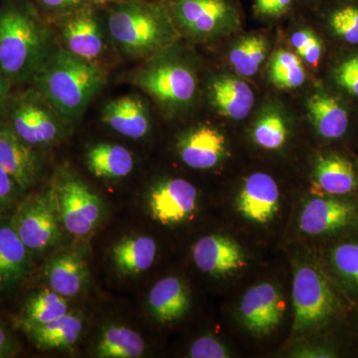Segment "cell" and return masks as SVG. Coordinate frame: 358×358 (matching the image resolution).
I'll list each match as a JSON object with an SVG mask.
<instances>
[{
  "mask_svg": "<svg viewBox=\"0 0 358 358\" xmlns=\"http://www.w3.org/2000/svg\"><path fill=\"white\" fill-rule=\"evenodd\" d=\"M59 220L73 236H88L102 219L100 197L84 181L66 174L51 188Z\"/></svg>",
  "mask_w": 358,
  "mask_h": 358,
  "instance_id": "obj_6",
  "label": "cell"
},
{
  "mask_svg": "<svg viewBox=\"0 0 358 358\" xmlns=\"http://www.w3.org/2000/svg\"><path fill=\"white\" fill-rule=\"evenodd\" d=\"M108 29L122 53L134 59L152 55L173 37L166 6L145 0L115 2L108 16Z\"/></svg>",
  "mask_w": 358,
  "mask_h": 358,
  "instance_id": "obj_3",
  "label": "cell"
},
{
  "mask_svg": "<svg viewBox=\"0 0 358 358\" xmlns=\"http://www.w3.org/2000/svg\"><path fill=\"white\" fill-rule=\"evenodd\" d=\"M148 305L155 319L162 324L178 320L189 308L187 287L178 277L164 278L150 289Z\"/></svg>",
  "mask_w": 358,
  "mask_h": 358,
  "instance_id": "obj_22",
  "label": "cell"
},
{
  "mask_svg": "<svg viewBox=\"0 0 358 358\" xmlns=\"http://www.w3.org/2000/svg\"><path fill=\"white\" fill-rule=\"evenodd\" d=\"M293 305V331L303 334L329 324L338 312L339 301L324 273L303 264L294 272Z\"/></svg>",
  "mask_w": 358,
  "mask_h": 358,
  "instance_id": "obj_4",
  "label": "cell"
},
{
  "mask_svg": "<svg viewBox=\"0 0 358 358\" xmlns=\"http://www.w3.org/2000/svg\"><path fill=\"white\" fill-rule=\"evenodd\" d=\"M28 266L29 249L13 229L10 221H0V289L20 282Z\"/></svg>",
  "mask_w": 358,
  "mask_h": 358,
  "instance_id": "obj_24",
  "label": "cell"
},
{
  "mask_svg": "<svg viewBox=\"0 0 358 358\" xmlns=\"http://www.w3.org/2000/svg\"><path fill=\"white\" fill-rule=\"evenodd\" d=\"M133 83L169 108L188 105L196 93V77L185 63L174 60L150 63L134 73Z\"/></svg>",
  "mask_w": 358,
  "mask_h": 358,
  "instance_id": "obj_7",
  "label": "cell"
},
{
  "mask_svg": "<svg viewBox=\"0 0 358 358\" xmlns=\"http://www.w3.org/2000/svg\"><path fill=\"white\" fill-rule=\"evenodd\" d=\"M329 24L336 35L350 44H358V3L350 2L334 9Z\"/></svg>",
  "mask_w": 358,
  "mask_h": 358,
  "instance_id": "obj_34",
  "label": "cell"
},
{
  "mask_svg": "<svg viewBox=\"0 0 358 358\" xmlns=\"http://www.w3.org/2000/svg\"><path fill=\"white\" fill-rule=\"evenodd\" d=\"M350 1H358V0H350Z\"/></svg>",
  "mask_w": 358,
  "mask_h": 358,
  "instance_id": "obj_45",
  "label": "cell"
},
{
  "mask_svg": "<svg viewBox=\"0 0 358 358\" xmlns=\"http://www.w3.org/2000/svg\"><path fill=\"white\" fill-rule=\"evenodd\" d=\"M122 0H88V2H92L93 4H107L110 2H119Z\"/></svg>",
  "mask_w": 358,
  "mask_h": 358,
  "instance_id": "obj_44",
  "label": "cell"
},
{
  "mask_svg": "<svg viewBox=\"0 0 358 358\" xmlns=\"http://www.w3.org/2000/svg\"><path fill=\"white\" fill-rule=\"evenodd\" d=\"M284 312L281 292L270 282H262L248 289L240 305L244 326L258 336L274 331L282 322Z\"/></svg>",
  "mask_w": 358,
  "mask_h": 358,
  "instance_id": "obj_12",
  "label": "cell"
},
{
  "mask_svg": "<svg viewBox=\"0 0 358 358\" xmlns=\"http://www.w3.org/2000/svg\"><path fill=\"white\" fill-rule=\"evenodd\" d=\"M69 313L65 296H61L53 289H43L33 294L28 299L24 308V320L21 324H48L64 317Z\"/></svg>",
  "mask_w": 358,
  "mask_h": 358,
  "instance_id": "obj_29",
  "label": "cell"
},
{
  "mask_svg": "<svg viewBox=\"0 0 358 358\" xmlns=\"http://www.w3.org/2000/svg\"><path fill=\"white\" fill-rule=\"evenodd\" d=\"M62 36L65 49L85 60L94 62L105 51L102 26L89 7L82 6L65 14Z\"/></svg>",
  "mask_w": 358,
  "mask_h": 358,
  "instance_id": "obj_14",
  "label": "cell"
},
{
  "mask_svg": "<svg viewBox=\"0 0 358 358\" xmlns=\"http://www.w3.org/2000/svg\"><path fill=\"white\" fill-rule=\"evenodd\" d=\"M6 119L21 140L32 147L55 143L68 124L34 88L10 96Z\"/></svg>",
  "mask_w": 358,
  "mask_h": 358,
  "instance_id": "obj_5",
  "label": "cell"
},
{
  "mask_svg": "<svg viewBox=\"0 0 358 358\" xmlns=\"http://www.w3.org/2000/svg\"><path fill=\"white\" fill-rule=\"evenodd\" d=\"M21 192L17 183L0 167V212L10 207Z\"/></svg>",
  "mask_w": 358,
  "mask_h": 358,
  "instance_id": "obj_38",
  "label": "cell"
},
{
  "mask_svg": "<svg viewBox=\"0 0 358 358\" xmlns=\"http://www.w3.org/2000/svg\"><path fill=\"white\" fill-rule=\"evenodd\" d=\"M255 10L263 17L278 18L291 10L294 0H254Z\"/></svg>",
  "mask_w": 358,
  "mask_h": 358,
  "instance_id": "obj_39",
  "label": "cell"
},
{
  "mask_svg": "<svg viewBox=\"0 0 358 358\" xmlns=\"http://www.w3.org/2000/svg\"><path fill=\"white\" fill-rule=\"evenodd\" d=\"M270 79L278 88H298L305 83V67L296 54L285 50L275 52L271 63Z\"/></svg>",
  "mask_w": 358,
  "mask_h": 358,
  "instance_id": "obj_31",
  "label": "cell"
},
{
  "mask_svg": "<svg viewBox=\"0 0 358 358\" xmlns=\"http://www.w3.org/2000/svg\"><path fill=\"white\" fill-rule=\"evenodd\" d=\"M32 83L70 124L81 119L89 103L105 86L106 78L95 63L61 48L51 52Z\"/></svg>",
  "mask_w": 358,
  "mask_h": 358,
  "instance_id": "obj_1",
  "label": "cell"
},
{
  "mask_svg": "<svg viewBox=\"0 0 358 358\" xmlns=\"http://www.w3.org/2000/svg\"><path fill=\"white\" fill-rule=\"evenodd\" d=\"M336 78L345 91L358 96V56L341 63L336 70Z\"/></svg>",
  "mask_w": 358,
  "mask_h": 358,
  "instance_id": "obj_37",
  "label": "cell"
},
{
  "mask_svg": "<svg viewBox=\"0 0 358 358\" xmlns=\"http://www.w3.org/2000/svg\"><path fill=\"white\" fill-rule=\"evenodd\" d=\"M331 261L336 273L358 289V242H345L331 250Z\"/></svg>",
  "mask_w": 358,
  "mask_h": 358,
  "instance_id": "obj_33",
  "label": "cell"
},
{
  "mask_svg": "<svg viewBox=\"0 0 358 358\" xmlns=\"http://www.w3.org/2000/svg\"><path fill=\"white\" fill-rule=\"evenodd\" d=\"M10 224L29 251L42 252L57 244L61 223L51 189L25 199Z\"/></svg>",
  "mask_w": 358,
  "mask_h": 358,
  "instance_id": "obj_8",
  "label": "cell"
},
{
  "mask_svg": "<svg viewBox=\"0 0 358 358\" xmlns=\"http://www.w3.org/2000/svg\"><path fill=\"white\" fill-rule=\"evenodd\" d=\"M47 280L54 292L65 296L81 293L88 282V265L77 252H67L52 259L47 266Z\"/></svg>",
  "mask_w": 358,
  "mask_h": 358,
  "instance_id": "obj_21",
  "label": "cell"
},
{
  "mask_svg": "<svg viewBox=\"0 0 358 358\" xmlns=\"http://www.w3.org/2000/svg\"><path fill=\"white\" fill-rule=\"evenodd\" d=\"M280 192L277 182L267 173H256L245 179L237 197L240 213L252 222L265 224L279 210Z\"/></svg>",
  "mask_w": 358,
  "mask_h": 358,
  "instance_id": "obj_15",
  "label": "cell"
},
{
  "mask_svg": "<svg viewBox=\"0 0 358 358\" xmlns=\"http://www.w3.org/2000/svg\"><path fill=\"white\" fill-rule=\"evenodd\" d=\"M40 6L51 13L68 14L84 6L88 0H37Z\"/></svg>",
  "mask_w": 358,
  "mask_h": 358,
  "instance_id": "obj_40",
  "label": "cell"
},
{
  "mask_svg": "<svg viewBox=\"0 0 358 358\" xmlns=\"http://www.w3.org/2000/svg\"><path fill=\"white\" fill-rule=\"evenodd\" d=\"M210 98L221 115L236 121L248 117L255 103V96L249 85L235 77L214 80L210 86Z\"/></svg>",
  "mask_w": 358,
  "mask_h": 358,
  "instance_id": "obj_23",
  "label": "cell"
},
{
  "mask_svg": "<svg viewBox=\"0 0 358 358\" xmlns=\"http://www.w3.org/2000/svg\"><path fill=\"white\" fill-rule=\"evenodd\" d=\"M226 152V140L218 129L199 127L185 134L178 143L180 159L194 169L217 166Z\"/></svg>",
  "mask_w": 358,
  "mask_h": 358,
  "instance_id": "obj_18",
  "label": "cell"
},
{
  "mask_svg": "<svg viewBox=\"0 0 358 358\" xmlns=\"http://www.w3.org/2000/svg\"><path fill=\"white\" fill-rule=\"evenodd\" d=\"M313 185L329 196L350 194L358 189V176L350 160L338 155H324L315 164Z\"/></svg>",
  "mask_w": 358,
  "mask_h": 358,
  "instance_id": "obj_19",
  "label": "cell"
},
{
  "mask_svg": "<svg viewBox=\"0 0 358 358\" xmlns=\"http://www.w3.org/2000/svg\"><path fill=\"white\" fill-rule=\"evenodd\" d=\"M157 251V243L152 238H124L113 248V261L121 274L138 275L152 268Z\"/></svg>",
  "mask_w": 358,
  "mask_h": 358,
  "instance_id": "obj_26",
  "label": "cell"
},
{
  "mask_svg": "<svg viewBox=\"0 0 358 358\" xmlns=\"http://www.w3.org/2000/svg\"><path fill=\"white\" fill-rule=\"evenodd\" d=\"M192 257L200 271L212 275L232 274L245 265L240 245L221 235H209L199 239L193 245Z\"/></svg>",
  "mask_w": 358,
  "mask_h": 358,
  "instance_id": "obj_16",
  "label": "cell"
},
{
  "mask_svg": "<svg viewBox=\"0 0 358 358\" xmlns=\"http://www.w3.org/2000/svg\"><path fill=\"white\" fill-rule=\"evenodd\" d=\"M357 222L358 208L352 202L334 197H315L303 206L299 226L305 234L322 236L345 230Z\"/></svg>",
  "mask_w": 358,
  "mask_h": 358,
  "instance_id": "obj_11",
  "label": "cell"
},
{
  "mask_svg": "<svg viewBox=\"0 0 358 358\" xmlns=\"http://www.w3.org/2000/svg\"><path fill=\"white\" fill-rule=\"evenodd\" d=\"M171 18L193 36L208 37L229 29L239 13L232 0H169Z\"/></svg>",
  "mask_w": 358,
  "mask_h": 358,
  "instance_id": "obj_9",
  "label": "cell"
},
{
  "mask_svg": "<svg viewBox=\"0 0 358 358\" xmlns=\"http://www.w3.org/2000/svg\"><path fill=\"white\" fill-rule=\"evenodd\" d=\"M52 51L48 28L31 6L13 1L0 8V70L11 83L32 82Z\"/></svg>",
  "mask_w": 358,
  "mask_h": 358,
  "instance_id": "obj_2",
  "label": "cell"
},
{
  "mask_svg": "<svg viewBox=\"0 0 358 358\" xmlns=\"http://www.w3.org/2000/svg\"><path fill=\"white\" fill-rule=\"evenodd\" d=\"M14 343L8 331L0 324V358L7 357L13 352Z\"/></svg>",
  "mask_w": 358,
  "mask_h": 358,
  "instance_id": "obj_43",
  "label": "cell"
},
{
  "mask_svg": "<svg viewBox=\"0 0 358 358\" xmlns=\"http://www.w3.org/2000/svg\"><path fill=\"white\" fill-rule=\"evenodd\" d=\"M102 121L115 133L131 140L145 138L150 128L147 105L138 95L120 96L106 103Z\"/></svg>",
  "mask_w": 358,
  "mask_h": 358,
  "instance_id": "obj_17",
  "label": "cell"
},
{
  "mask_svg": "<svg viewBox=\"0 0 358 358\" xmlns=\"http://www.w3.org/2000/svg\"><path fill=\"white\" fill-rule=\"evenodd\" d=\"M11 81L0 70V124L6 121L7 106L10 99Z\"/></svg>",
  "mask_w": 358,
  "mask_h": 358,
  "instance_id": "obj_41",
  "label": "cell"
},
{
  "mask_svg": "<svg viewBox=\"0 0 358 358\" xmlns=\"http://www.w3.org/2000/svg\"><path fill=\"white\" fill-rule=\"evenodd\" d=\"M286 122L279 113L268 112L257 122L253 129L254 141L265 150H279L287 140Z\"/></svg>",
  "mask_w": 358,
  "mask_h": 358,
  "instance_id": "obj_32",
  "label": "cell"
},
{
  "mask_svg": "<svg viewBox=\"0 0 358 358\" xmlns=\"http://www.w3.org/2000/svg\"><path fill=\"white\" fill-rule=\"evenodd\" d=\"M0 167L22 190L37 182L41 162L34 147L21 140L8 124H0Z\"/></svg>",
  "mask_w": 358,
  "mask_h": 358,
  "instance_id": "obj_13",
  "label": "cell"
},
{
  "mask_svg": "<svg viewBox=\"0 0 358 358\" xmlns=\"http://www.w3.org/2000/svg\"><path fill=\"white\" fill-rule=\"evenodd\" d=\"M199 192L192 183L182 178L162 181L148 196L152 217L162 225H176L192 217L196 210Z\"/></svg>",
  "mask_w": 358,
  "mask_h": 358,
  "instance_id": "obj_10",
  "label": "cell"
},
{
  "mask_svg": "<svg viewBox=\"0 0 358 358\" xmlns=\"http://www.w3.org/2000/svg\"><path fill=\"white\" fill-rule=\"evenodd\" d=\"M267 49V41L262 36L247 37L231 50V64L238 74L254 76L265 60Z\"/></svg>",
  "mask_w": 358,
  "mask_h": 358,
  "instance_id": "obj_30",
  "label": "cell"
},
{
  "mask_svg": "<svg viewBox=\"0 0 358 358\" xmlns=\"http://www.w3.org/2000/svg\"><path fill=\"white\" fill-rule=\"evenodd\" d=\"M192 358H226L229 353L225 346L212 336H203L193 341L189 348Z\"/></svg>",
  "mask_w": 358,
  "mask_h": 358,
  "instance_id": "obj_36",
  "label": "cell"
},
{
  "mask_svg": "<svg viewBox=\"0 0 358 358\" xmlns=\"http://www.w3.org/2000/svg\"><path fill=\"white\" fill-rule=\"evenodd\" d=\"M292 46L296 49L299 55L305 62L313 67L319 65L322 53V45L320 40L308 29L299 30L292 35Z\"/></svg>",
  "mask_w": 358,
  "mask_h": 358,
  "instance_id": "obj_35",
  "label": "cell"
},
{
  "mask_svg": "<svg viewBox=\"0 0 358 358\" xmlns=\"http://www.w3.org/2000/svg\"><path fill=\"white\" fill-rule=\"evenodd\" d=\"M145 348L140 334L128 327L113 324L101 334L95 353L101 358H138L143 357Z\"/></svg>",
  "mask_w": 358,
  "mask_h": 358,
  "instance_id": "obj_28",
  "label": "cell"
},
{
  "mask_svg": "<svg viewBox=\"0 0 358 358\" xmlns=\"http://www.w3.org/2000/svg\"><path fill=\"white\" fill-rule=\"evenodd\" d=\"M86 164L96 178L120 179L133 171L134 160L128 148L115 143H101L89 148Z\"/></svg>",
  "mask_w": 358,
  "mask_h": 358,
  "instance_id": "obj_25",
  "label": "cell"
},
{
  "mask_svg": "<svg viewBox=\"0 0 358 358\" xmlns=\"http://www.w3.org/2000/svg\"><path fill=\"white\" fill-rule=\"evenodd\" d=\"M22 324L30 339L42 350H72L83 331V319L77 313H68L64 317L48 324Z\"/></svg>",
  "mask_w": 358,
  "mask_h": 358,
  "instance_id": "obj_20",
  "label": "cell"
},
{
  "mask_svg": "<svg viewBox=\"0 0 358 358\" xmlns=\"http://www.w3.org/2000/svg\"><path fill=\"white\" fill-rule=\"evenodd\" d=\"M308 117L322 138L336 140L345 134L348 115L345 108L334 96L317 93L308 99Z\"/></svg>",
  "mask_w": 358,
  "mask_h": 358,
  "instance_id": "obj_27",
  "label": "cell"
},
{
  "mask_svg": "<svg viewBox=\"0 0 358 358\" xmlns=\"http://www.w3.org/2000/svg\"><path fill=\"white\" fill-rule=\"evenodd\" d=\"M296 357L329 358L336 357V355L329 348H322V346H313V348H306L305 350L296 352Z\"/></svg>",
  "mask_w": 358,
  "mask_h": 358,
  "instance_id": "obj_42",
  "label": "cell"
}]
</instances>
